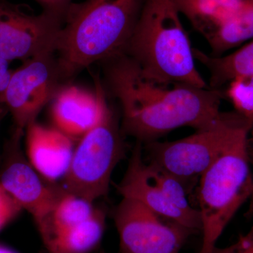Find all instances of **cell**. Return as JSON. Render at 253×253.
I'll use <instances>...</instances> for the list:
<instances>
[{
  "instance_id": "obj_1",
  "label": "cell",
  "mask_w": 253,
  "mask_h": 253,
  "mask_svg": "<svg viewBox=\"0 0 253 253\" xmlns=\"http://www.w3.org/2000/svg\"><path fill=\"white\" fill-rule=\"evenodd\" d=\"M102 65L105 89L121 106L122 130L139 142L156 141L182 126L202 129L222 114L219 89L156 83L126 54Z\"/></svg>"
},
{
  "instance_id": "obj_23",
  "label": "cell",
  "mask_w": 253,
  "mask_h": 253,
  "mask_svg": "<svg viewBox=\"0 0 253 253\" xmlns=\"http://www.w3.org/2000/svg\"><path fill=\"white\" fill-rule=\"evenodd\" d=\"M12 71L9 69V61L0 57V106L3 104V97Z\"/></svg>"
},
{
  "instance_id": "obj_7",
  "label": "cell",
  "mask_w": 253,
  "mask_h": 253,
  "mask_svg": "<svg viewBox=\"0 0 253 253\" xmlns=\"http://www.w3.org/2000/svg\"><path fill=\"white\" fill-rule=\"evenodd\" d=\"M64 84L54 50L23 61L12 71L3 97V104L11 113L15 128L24 131L36 122L40 113Z\"/></svg>"
},
{
  "instance_id": "obj_17",
  "label": "cell",
  "mask_w": 253,
  "mask_h": 253,
  "mask_svg": "<svg viewBox=\"0 0 253 253\" xmlns=\"http://www.w3.org/2000/svg\"><path fill=\"white\" fill-rule=\"evenodd\" d=\"M212 56H221L229 50L253 40V0H245L241 9L206 38Z\"/></svg>"
},
{
  "instance_id": "obj_9",
  "label": "cell",
  "mask_w": 253,
  "mask_h": 253,
  "mask_svg": "<svg viewBox=\"0 0 253 253\" xmlns=\"http://www.w3.org/2000/svg\"><path fill=\"white\" fill-rule=\"evenodd\" d=\"M113 218L122 253H179L192 234L128 198H123Z\"/></svg>"
},
{
  "instance_id": "obj_19",
  "label": "cell",
  "mask_w": 253,
  "mask_h": 253,
  "mask_svg": "<svg viewBox=\"0 0 253 253\" xmlns=\"http://www.w3.org/2000/svg\"><path fill=\"white\" fill-rule=\"evenodd\" d=\"M151 176L168 200L179 211L196 219H200L199 211L191 206L189 200V186L174 174L158 167L154 163H147Z\"/></svg>"
},
{
  "instance_id": "obj_8",
  "label": "cell",
  "mask_w": 253,
  "mask_h": 253,
  "mask_svg": "<svg viewBox=\"0 0 253 253\" xmlns=\"http://www.w3.org/2000/svg\"><path fill=\"white\" fill-rule=\"evenodd\" d=\"M23 134L24 131L15 128L6 144L0 184L23 210L31 214L40 232L67 191L57 183L46 180L32 166L21 149Z\"/></svg>"
},
{
  "instance_id": "obj_25",
  "label": "cell",
  "mask_w": 253,
  "mask_h": 253,
  "mask_svg": "<svg viewBox=\"0 0 253 253\" xmlns=\"http://www.w3.org/2000/svg\"><path fill=\"white\" fill-rule=\"evenodd\" d=\"M0 253H18L4 245L0 244Z\"/></svg>"
},
{
  "instance_id": "obj_24",
  "label": "cell",
  "mask_w": 253,
  "mask_h": 253,
  "mask_svg": "<svg viewBox=\"0 0 253 253\" xmlns=\"http://www.w3.org/2000/svg\"><path fill=\"white\" fill-rule=\"evenodd\" d=\"M19 214L20 212H17V211L0 212V231L2 230L5 226L8 225Z\"/></svg>"
},
{
  "instance_id": "obj_22",
  "label": "cell",
  "mask_w": 253,
  "mask_h": 253,
  "mask_svg": "<svg viewBox=\"0 0 253 253\" xmlns=\"http://www.w3.org/2000/svg\"><path fill=\"white\" fill-rule=\"evenodd\" d=\"M212 253H253V233H249L241 236L235 244L225 248H218L213 250Z\"/></svg>"
},
{
  "instance_id": "obj_21",
  "label": "cell",
  "mask_w": 253,
  "mask_h": 253,
  "mask_svg": "<svg viewBox=\"0 0 253 253\" xmlns=\"http://www.w3.org/2000/svg\"><path fill=\"white\" fill-rule=\"evenodd\" d=\"M41 6V12L58 20L62 24L73 0H34Z\"/></svg>"
},
{
  "instance_id": "obj_14",
  "label": "cell",
  "mask_w": 253,
  "mask_h": 253,
  "mask_svg": "<svg viewBox=\"0 0 253 253\" xmlns=\"http://www.w3.org/2000/svg\"><path fill=\"white\" fill-rule=\"evenodd\" d=\"M181 15L185 16L205 38L236 14L245 0H174Z\"/></svg>"
},
{
  "instance_id": "obj_13",
  "label": "cell",
  "mask_w": 253,
  "mask_h": 253,
  "mask_svg": "<svg viewBox=\"0 0 253 253\" xmlns=\"http://www.w3.org/2000/svg\"><path fill=\"white\" fill-rule=\"evenodd\" d=\"M26 156L46 180L57 183L68 172L76 141L54 127L32 123L25 129Z\"/></svg>"
},
{
  "instance_id": "obj_11",
  "label": "cell",
  "mask_w": 253,
  "mask_h": 253,
  "mask_svg": "<svg viewBox=\"0 0 253 253\" xmlns=\"http://www.w3.org/2000/svg\"><path fill=\"white\" fill-rule=\"evenodd\" d=\"M95 91L73 84L60 88L51 102V118L54 127L78 141L98 123L107 92L99 76L94 77Z\"/></svg>"
},
{
  "instance_id": "obj_20",
  "label": "cell",
  "mask_w": 253,
  "mask_h": 253,
  "mask_svg": "<svg viewBox=\"0 0 253 253\" xmlns=\"http://www.w3.org/2000/svg\"><path fill=\"white\" fill-rule=\"evenodd\" d=\"M226 95L235 112L253 126V76H239L228 83Z\"/></svg>"
},
{
  "instance_id": "obj_3",
  "label": "cell",
  "mask_w": 253,
  "mask_h": 253,
  "mask_svg": "<svg viewBox=\"0 0 253 253\" xmlns=\"http://www.w3.org/2000/svg\"><path fill=\"white\" fill-rule=\"evenodd\" d=\"M180 15L174 0H145L124 54L156 83L207 88Z\"/></svg>"
},
{
  "instance_id": "obj_5",
  "label": "cell",
  "mask_w": 253,
  "mask_h": 253,
  "mask_svg": "<svg viewBox=\"0 0 253 253\" xmlns=\"http://www.w3.org/2000/svg\"><path fill=\"white\" fill-rule=\"evenodd\" d=\"M123 133L107 98L96 126L75 146L61 185L68 193L91 203L107 195L113 170L124 157Z\"/></svg>"
},
{
  "instance_id": "obj_18",
  "label": "cell",
  "mask_w": 253,
  "mask_h": 253,
  "mask_svg": "<svg viewBox=\"0 0 253 253\" xmlns=\"http://www.w3.org/2000/svg\"><path fill=\"white\" fill-rule=\"evenodd\" d=\"M97 208L94 203L66 192L55 206L41 231L44 246L55 235L90 218Z\"/></svg>"
},
{
  "instance_id": "obj_6",
  "label": "cell",
  "mask_w": 253,
  "mask_h": 253,
  "mask_svg": "<svg viewBox=\"0 0 253 253\" xmlns=\"http://www.w3.org/2000/svg\"><path fill=\"white\" fill-rule=\"evenodd\" d=\"M246 122L237 113H222L217 121L187 137L149 142V162L191 185V182L199 181L222 154L236 130Z\"/></svg>"
},
{
  "instance_id": "obj_10",
  "label": "cell",
  "mask_w": 253,
  "mask_h": 253,
  "mask_svg": "<svg viewBox=\"0 0 253 253\" xmlns=\"http://www.w3.org/2000/svg\"><path fill=\"white\" fill-rule=\"evenodd\" d=\"M63 24L44 13L36 14L8 0H0V57L31 59L54 50Z\"/></svg>"
},
{
  "instance_id": "obj_2",
  "label": "cell",
  "mask_w": 253,
  "mask_h": 253,
  "mask_svg": "<svg viewBox=\"0 0 253 253\" xmlns=\"http://www.w3.org/2000/svg\"><path fill=\"white\" fill-rule=\"evenodd\" d=\"M144 1L84 0L73 2L55 48L65 83L94 63L124 54Z\"/></svg>"
},
{
  "instance_id": "obj_4",
  "label": "cell",
  "mask_w": 253,
  "mask_h": 253,
  "mask_svg": "<svg viewBox=\"0 0 253 253\" xmlns=\"http://www.w3.org/2000/svg\"><path fill=\"white\" fill-rule=\"evenodd\" d=\"M245 123L219 158L198 181V204L202 246L199 253H212L221 234L238 211L253 196L249 134Z\"/></svg>"
},
{
  "instance_id": "obj_12",
  "label": "cell",
  "mask_w": 253,
  "mask_h": 253,
  "mask_svg": "<svg viewBox=\"0 0 253 253\" xmlns=\"http://www.w3.org/2000/svg\"><path fill=\"white\" fill-rule=\"evenodd\" d=\"M116 187L123 198L135 200L161 217L192 233L201 231V221L176 208L154 180L143 159L140 144L136 145L126 174Z\"/></svg>"
},
{
  "instance_id": "obj_28",
  "label": "cell",
  "mask_w": 253,
  "mask_h": 253,
  "mask_svg": "<svg viewBox=\"0 0 253 253\" xmlns=\"http://www.w3.org/2000/svg\"></svg>"
},
{
  "instance_id": "obj_26",
  "label": "cell",
  "mask_w": 253,
  "mask_h": 253,
  "mask_svg": "<svg viewBox=\"0 0 253 253\" xmlns=\"http://www.w3.org/2000/svg\"><path fill=\"white\" fill-rule=\"evenodd\" d=\"M6 112H7V110H6L4 106H0V123H1V119L4 118L5 113Z\"/></svg>"
},
{
  "instance_id": "obj_15",
  "label": "cell",
  "mask_w": 253,
  "mask_h": 253,
  "mask_svg": "<svg viewBox=\"0 0 253 253\" xmlns=\"http://www.w3.org/2000/svg\"><path fill=\"white\" fill-rule=\"evenodd\" d=\"M194 56L209 72V86L212 89H219L239 76H253V40L226 56H212L196 48Z\"/></svg>"
},
{
  "instance_id": "obj_27",
  "label": "cell",
  "mask_w": 253,
  "mask_h": 253,
  "mask_svg": "<svg viewBox=\"0 0 253 253\" xmlns=\"http://www.w3.org/2000/svg\"><path fill=\"white\" fill-rule=\"evenodd\" d=\"M251 164H252L253 166V155L252 157H251ZM251 230H252L253 231V226H252V228H251Z\"/></svg>"
},
{
  "instance_id": "obj_16",
  "label": "cell",
  "mask_w": 253,
  "mask_h": 253,
  "mask_svg": "<svg viewBox=\"0 0 253 253\" xmlns=\"http://www.w3.org/2000/svg\"><path fill=\"white\" fill-rule=\"evenodd\" d=\"M106 214L99 208L87 220L59 233L45 245L49 253H90L100 244Z\"/></svg>"
}]
</instances>
